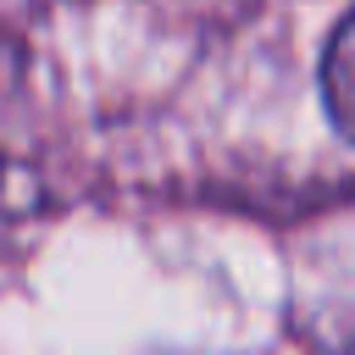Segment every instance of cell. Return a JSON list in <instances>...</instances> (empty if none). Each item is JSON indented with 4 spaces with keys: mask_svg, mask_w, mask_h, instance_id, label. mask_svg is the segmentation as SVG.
<instances>
[{
    "mask_svg": "<svg viewBox=\"0 0 355 355\" xmlns=\"http://www.w3.org/2000/svg\"><path fill=\"white\" fill-rule=\"evenodd\" d=\"M322 94H327V111L338 122L344 139H355V17L333 33L327 44V61H322Z\"/></svg>",
    "mask_w": 355,
    "mask_h": 355,
    "instance_id": "1",
    "label": "cell"
}]
</instances>
